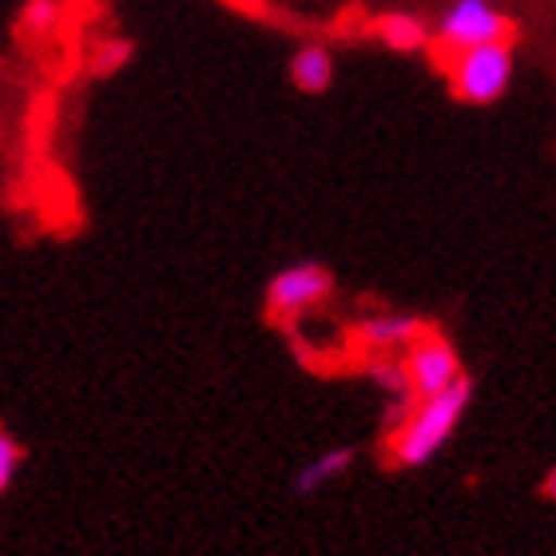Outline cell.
I'll return each mask as SVG.
<instances>
[{"label": "cell", "instance_id": "obj_8", "mask_svg": "<svg viewBox=\"0 0 556 556\" xmlns=\"http://www.w3.org/2000/svg\"><path fill=\"white\" fill-rule=\"evenodd\" d=\"M374 33L394 52H421L429 45V28L421 24V16H409V12H386V16H378Z\"/></svg>", "mask_w": 556, "mask_h": 556}, {"label": "cell", "instance_id": "obj_9", "mask_svg": "<svg viewBox=\"0 0 556 556\" xmlns=\"http://www.w3.org/2000/svg\"><path fill=\"white\" fill-rule=\"evenodd\" d=\"M354 465V450H330L323 453V457H314L306 469H299V477H294V493H314V489H323L326 481H334V477H342Z\"/></svg>", "mask_w": 556, "mask_h": 556}, {"label": "cell", "instance_id": "obj_10", "mask_svg": "<svg viewBox=\"0 0 556 556\" xmlns=\"http://www.w3.org/2000/svg\"><path fill=\"white\" fill-rule=\"evenodd\" d=\"M366 374H370V378H374L378 386H386V390H390V394H394L397 402H409V406L417 402L414 390H409L406 362L394 358V354H382V358H374L370 366H366Z\"/></svg>", "mask_w": 556, "mask_h": 556}, {"label": "cell", "instance_id": "obj_3", "mask_svg": "<svg viewBox=\"0 0 556 556\" xmlns=\"http://www.w3.org/2000/svg\"><path fill=\"white\" fill-rule=\"evenodd\" d=\"M334 294V275L318 263H294V267L278 270L267 282V311L270 318H302L306 311L323 306Z\"/></svg>", "mask_w": 556, "mask_h": 556}, {"label": "cell", "instance_id": "obj_5", "mask_svg": "<svg viewBox=\"0 0 556 556\" xmlns=\"http://www.w3.org/2000/svg\"><path fill=\"white\" fill-rule=\"evenodd\" d=\"M402 362H406L414 397L438 394V390H445L450 382L462 378V358H457V350H453L441 334H433V330H421V334L406 346Z\"/></svg>", "mask_w": 556, "mask_h": 556}, {"label": "cell", "instance_id": "obj_2", "mask_svg": "<svg viewBox=\"0 0 556 556\" xmlns=\"http://www.w3.org/2000/svg\"><path fill=\"white\" fill-rule=\"evenodd\" d=\"M513 80V48L509 40H493V45L462 48L450 64V84L457 100L465 104H493L509 92Z\"/></svg>", "mask_w": 556, "mask_h": 556}, {"label": "cell", "instance_id": "obj_6", "mask_svg": "<svg viewBox=\"0 0 556 556\" xmlns=\"http://www.w3.org/2000/svg\"><path fill=\"white\" fill-rule=\"evenodd\" d=\"M421 330L426 323L414 314H374L358 326V342L374 354H394V350H406Z\"/></svg>", "mask_w": 556, "mask_h": 556}, {"label": "cell", "instance_id": "obj_4", "mask_svg": "<svg viewBox=\"0 0 556 556\" xmlns=\"http://www.w3.org/2000/svg\"><path fill=\"white\" fill-rule=\"evenodd\" d=\"M441 45L462 52L473 45H493V40H509V16L493 4V0H453L450 12L441 16Z\"/></svg>", "mask_w": 556, "mask_h": 556}, {"label": "cell", "instance_id": "obj_7", "mask_svg": "<svg viewBox=\"0 0 556 556\" xmlns=\"http://www.w3.org/2000/svg\"><path fill=\"white\" fill-rule=\"evenodd\" d=\"M290 80L306 96H323L334 84V52L326 45H302L290 56Z\"/></svg>", "mask_w": 556, "mask_h": 556}, {"label": "cell", "instance_id": "obj_13", "mask_svg": "<svg viewBox=\"0 0 556 556\" xmlns=\"http://www.w3.org/2000/svg\"><path fill=\"white\" fill-rule=\"evenodd\" d=\"M56 16H60L56 0H28V9H24V21L33 24V28H52Z\"/></svg>", "mask_w": 556, "mask_h": 556}, {"label": "cell", "instance_id": "obj_1", "mask_svg": "<svg viewBox=\"0 0 556 556\" xmlns=\"http://www.w3.org/2000/svg\"><path fill=\"white\" fill-rule=\"evenodd\" d=\"M469 397H473V382L469 378H457L450 382L445 390L429 397H417V406L406 414V421L397 429H390V453H394V462L402 469H417V465H426L433 453L450 441V433L457 429L462 421L465 406H469Z\"/></svg>", "mask_w": 556, "mask_h": 556}, {"label": "cell", "instance_id": "obj_14", "mask_svg": "<svg viewBox=\"0 0 556 556\" xmlns=\"http://www.w3.org/2000/svg\"><path fill=\"white\" fill-rule=\"evenodd\" d=\"M545 497H553V501H556V469L545 477Z\"/></svg>", "mask_w": 556, "mask_h": 556}, {"label": "cell", "instance_id": "obj_12", "mask_svg": "<svg viewBox=\"0 0 556 556\" xmlns=\"http://www.w3.org/2000/svg\"><path fill=\"white\" fill-rule=\"evenodd\" d=\"M128 60H131V45H128V40H104V45H100V52L92 56V68L100 72V76H108V72L124 68Z\"/></svg>", "mask_w": 556, "mask_h": 556}, {"label": "cell", "instance_id": "obj_11", "mask_svg": "<svg viewBox=\"0 0 556 556\" xmlns=\"http://www.w3.org/2000/svg\"><path fill=\"white\" fill-rule=\"evenodd\" d=\"M21 465H24V445L16 441V433L0 421V493H9L12 489V481H16V473H21Z\"/></svg>", "mask_w": 556, "mask_h": 556}]
</instances>
